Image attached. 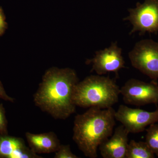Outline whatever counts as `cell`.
Segmentation results:
<instances>
[{
  "instance_id": "cell-10",
  "label": "cell",
  "mask_w": 158,
  "mask_h": 158,
  "mask_svg": "<svg viewBox=\"0 0 158 158\" xmlns=\"http://www.w3.org/2000/svg\"><path fill=\"white\" fill-rule=\"evenodd\" d=\"M27 146L23 138L0 135V158H42Z\"/></svg>"
},
{
  "instance_id": "cell-4",
  "label": "cell",
  "mask_w": 158,
  "mask_h": 158,
  "mask_svg": "<svg viewBox=\"0 0 158 158\" xmlns=\"http://www.w3.org/2000/svg\"><path fill=\"white\" fill-rule=\"evenodd\" d=\"M132 65L153 80L158 79V42L144 39L136 43L129 53Z\"/></svg>"
},
{
  "instance_id": "cell-7",
  "label": "cell",
  "mask_w": 158,
  "mask_h": 158,
  "mask_svg": "<svg viewBox=\"0 0 158 158\" xmlns=\"http://www.w3.org/2000/svg\"><path fill=\"white\" fill-rule=\"evenodd\" d=\"M115 117L129 133L135 134L144 131L147 126L157 122L158 109L148 112L121 105L115 112Z\"/></svg>"
},
{
  "instance_id": "cell-11",
  "label": "cell",
  "mask_w": 158,
  "mask_h": 158,
  "mask_svg": "<svg viewBox=\"0 0 158 158\" xmlns=\"http://www.w3.org/2000/svg\"><path fill=\"white\" fill-rule=\"evenodd\" d=\"M25 136L29 148L37 154L55 153L61 145L58 136L53 131L38 134L27 132Z\"/></svg>"
},
{
  "instance_id": "cell-13",
  "label": "cell",
  "mask_w": 158,
  "mask_h": 158,
  "mask_svg": "<svg viewBox=\"0 0 158 158\" xmlns=\"http://www.w3.org/2000/svg\"><path fill=\"white\" fill-rule=\"evenodd\" d=\"M146 143L154 154L158 157V124H151L146 129Z\"/></svg>"
},
{
  "instance_id": "cell-17",
  "label": "cell",
  "mask_w": 158,
  "mask_h": 158,
  "mask_svg": "<svg viewBox=\"0 0 158 158\" xmlns=\"http://www.w3.org/2000/svg\"><path fill=\"white\" fill-rule=\"evenodd\" d=\"M0 99L12 103L14 102H15V99L9 96L6 93L4 86L1 81H0Z\"/></svg>"
},
{
  "instance_id": "cell-2",
  "label": "cell",
  "mask_w": 158,
  "mask_h": 158,
  "mask_svg": "<svg viewBox=\"0 0 158 158\" xmlns=\"http://www.w3.org/2000/svg\"><path fill=\"white\" fill-rule=\"evenodd\" d=\"M115 112L113 107H90L75 116L73 139L85 156L97 158L100 145L113 134Z\"/></svg>"
},
{
  "instance_id": "cell-16",
  "label": "cell",
  "mask_w": 158,
  "mask_h": 158,
  "mask_svg": "<svg viewBox=\"0 0 158 158\" xmlns=\"http://www.w3.org/2000/svg\"><path fill=\"white\" fill-rule=\"evenodd\" d=\"M6 17L2 7H0V36L5 33L8 28V24L6 21Z\"/></svg>"
},
{
  "instance_id": "cell-15",
  "label": "cell",
  "mask_w": 158,
  "mask_h": 158,
  "mask_svg": "<svg viewBox=\"0 0 158 158\" xmlns=\"http://www.w3.org/2000/svg\"><path fill=\"white\" fill-rule=\"evenodd\" d=\"M8 121L6 118V110L2 103L0 104V135H7Z\"/></svg>"
},
{
  "instance_id": "cell-6",
  "label": "cell",
  "mask_w": 158,
  "mask_h": 158,
  "mask_svg": "<svg viewBox=\"0 0 158 158\" xmlns=\"http://www.w3.org/2000/svg\"><path fill=\"white\" fill-rule=\"evenodd\" d=\"M120 90L123 101L127 104L142 106L158 103V84L156 80L147 83L129 79Z\"/></svg>"
},
{
  "instance_id": "cell-3",
  "label": "cell",
  "mask_w": 158,
  "mask_h": 158,
  "mask_svg": "<svg viewBox=\"0 0 158 158\" xmlns=\"http://www.w3.org/2000/svg\"><path fill=\"white\" fill-rule=\"evenodd\" d=\"M120 90L116 80L103 75L86 77L76 86L73 101L77 106L105 109L117 103Z\"/></svg>"
},
{
  "instance_id": "cell-5",
  "label": "cell",
  "mask_w": 158,
  "mask_h": 158,
  "mask_svg": "<svg viewBox=\"0 0 158 158\" xmlns=\"http://www.w3.org/2000/svg\"><path fill=\"white\" fill-rule=\"evenodd\" d=\"M129 15L124 21H128L132 25L130 35L139 32V35L145 33L158 34V0H145L138 2L136 7L128 10Z\"/></svg>"
},
{
  "instance_id": "cell-1",
  "label": "cell",
  "mask_w": 158,
  "mask_h": 158,
  "mask_svg": "<svg viewBox=\"0 0 158 158\" xmlns=\"http://www.w3.org/2000/svg\"><path fill=\"white\" fill-rule=\"evenodd\" d=\"M78 82L72 69H49L34 94L35 106L55 119H66L76 112L73 95Z\"/></svg>"
},
{
  "instance_id": "cell-14",
  "label": "cell",
  "mask_w": 158,
  "mask_h": 158,
  "mask_svg": "<svg viewBox=\"0 0 158 158\" xmlns=\"http://www.w3.org/2000/svg\"><path fill=\"white\" fill-rule=\"evenodd\" d=\"M55 158H78L73 153L69 144H61L55 152Z\"/></svg>"
},
{
  "instance_id": "cell-8",
  "label": "cell",
  "mask_w": 158,
  "mask_h": 158,
  "mask_svg": "<svg viewBox=\"0 0 158 158\" xmlns=\"http://www.w3.org/2000/svg\"><path fill=\"white\" fill-rule=\"evenodd\" d=\"M122 53V49L117 42H113L109 47L96 52L93 59H88L86 63L92 64V71H94L97 75H104L114 73L118 77V71L126 68Z\"/></svg>"
},
{
  "instance_id": "cell-12",
  "label": "cell",
  "mask_w": 158,
  "mask_h": 158,
  "mask_svg": "<svg viewBox=\"0 0 158 158\" xmlns=\"http://www.w3.org/2000/svg\"><path fill=\"white\" fill-rule=\"evenodd\" d=\"M155 154L146 142L131 140L129 142L126 158H154Z\"/></svg>"
},
{
  "instance_id": "cell-9",
  "label": "cell",
  "mask_w": 158,
  "mask_h": 158,
  "mask_svg": "<svg viewBox=\"0 0 158 158\" xmlns=\"http://www.w3.org/2000/svg\"><path fill=\"white\" fill-rule=\"evenodd\" d=\"M129 134L122 125L116 127L112 135L99 147L102 157L126 158L129 143Z\"/></svg>"
}]
</instances>
